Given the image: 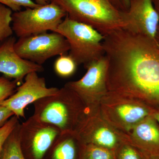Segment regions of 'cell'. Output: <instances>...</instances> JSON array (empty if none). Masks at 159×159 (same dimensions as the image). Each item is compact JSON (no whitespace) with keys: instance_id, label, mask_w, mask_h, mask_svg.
<instances>
[{"instance_id":"obj_18","label":"cell","mask_w":159,"mask_h":159,"mask_svg":"<svg viewBox=\"0 0 159 159\" xmlns=\"http://www.w3.org/2000/svg\"><path fill=\"white\" fill-rule=\"evenodd\" d=\"M81 159H116V152L97 145L85 144Z\"/></svg>"},{"instance_id":"obj_26","label":"cell","mask_w":159,"mask_h":159,"mask_svg":"<svg viewBox=\"0 0 159 159\" xmlns=\"http://www.w3.org/2000/svg\"><path fill=\"white\" fill-rule=\"evenodd\" d=\"M152 116L156 120L159 125V108H154Z\"/></svg>"},{"instance_id":"obj_25","label":"cell","mask_w":159,"mask_h":159,"mask_svg":"<svg viewBox=\"0 0 159 159\" xmlns=\"http://www.w3.org/2000/svg\"><path fill=\"white\" fill-rule=\"evenodd\" d=\"M114 6L122 12L127 11L129 6V0H111Z\"/></svg>"},{"instance_id":"obj_1","label":"cell","mask_w":159,"mask_h":159,"mask_svg":"<svg viewBox=\"0 0 159 159\" xmlns=\"http://www.w3.org/2000/svg\"><path fill=\"white\" fill-rule=\"evenodd\" d=\"M108 92L159 108V47L148 38L124 29L104 37Z\"/></svg>"},{"instance_id":"obj_16","label":"cell","mask_w":159,"mask_h":159,"mask_svg":"<svg viewBox=\"0 0 159 159\" xmlns=\"http://www.w3.org/2000/svg\"><path fill=\"white\" fill-rule=\"evenodd\" d=\"M20 128L19 122L4 144L1 159H26L20 143Z\"/></svg>"},{"instance_id":"obj_27","label":"cell","mask_w":159,"mask_h":159,"mask_svg":"<svg viewBox=\"0 0 159 159\" xmlns=\"http://www.w3.org/2000/svg\"><path fill=\"white\" fill-rule=\"evenodd\" d=\"M143 155L144 159H159V155H148L144 154H143Z\"/></svg>"},{"instance_id":"obj_13","label":"cell","mask_w":159,"mask_h":159,"mask_svg":"<svg viewBox=\"0 0 159 159\" xmlns=\"http://www.w3.org/2000/svg\"><path fill=\"white\" fill-rule=\"evenodd\" d=\"M16 41L15 38L11 36L0 44V73L22 84L27 74L42 72L44 68L42 65L20 57L15 50Z\"/></svg>"},{"instance_id":"obj_22","label":"cell","mask_w":159,"mask_h":159,"mask_svg":"<svg viewBox=\"0 0 159 159\" xmlns=\"http://www.w3.org/2000/svg\"><path fill=\"white\" fill-rule=\"evenodd\" d=\"M19 123L18 117L13 116L9 119L2 127L0 128V159H1L4 144Z\"/></svg>"},{"instance_id":"obj_9","label":"cell","mask_w":159,"mask_h":159,"mask_svg":"<svg viewBox=\"0 0 159 159\" xmlns=\"http://www.w3.org/2000/svg\"><path fill=\"white\" fill-rule=\"evenodd\" d=\"M84 144H92L114 152L129 142L126 134L107 122L100 112L89 113L77 131Z\"/></svg>"},{"instance_id":"obj_17","label":"cell","mask_w":159,"mask_h":159,"mask_svg":"<svg viewBox=\"0 0 159 159\" xmlns=\"http://www.w3.org/2000/svg\"><path fill=\"white\" fill-rule=\"evenodd\" d=\"M77 65L69 55L63 54L57 58L54 64L55 73L59 77L67 78L74 75Z\"/></svg>"},{"instance_id":"obj_30","label":"cell","mask_w":159,"mask_h":159,"mask_svg":"<svg viewBox=\"0 0 159 159\" xmlns=\"http://www.w3.org/2000/svg\"><path fill=\"white\" fill-rule=\"evenodd\" d=\"M157 42L159 46V31H158L157 34Z\"/></svg>"},{"instance_id":"obj_6","label":"cell","mask_w":159,"mask_h":159,"mask_svg":"<svg viewBox=\"0 0 159 159\" xmlns=\"http://www.w3.org/2000/svg\"><path fill=\"white\" fill-rule=\"evenodd\" d=\"M60 6L50 2L34 8H27L12 14L11 27L18 37L54 32L66 16Z\"/></svg>"},{"instance_id":"obj_10","label":"cell","mask_w":159,"mask_h":159,"mask_svg":"<svg viewBox=\"0 0 159 159\" xmlns=\"http://www.w3.org/2000/svg\"><path fill=\"white\" fill-rule=\"evenodd\" d=\"M60 134L55 126L41 122L32 116L20 124L22 150L29 152L31 159H44Z\"/></svg>"},{"instance_id":"obj_24","label":"cell","mask_w":159,"mask_h":159,"mask_svg":"<svg viewBox=\"0 0 159 159\" xmlns=\"http://www.w3.org/2000/svg\"><path fill=\"white\" fill-rule=\"evenodd\" d=\"M13 116L14 114L10 110L4 106L0 105V128Z\"/></svg>"},{"instance_id":"obj_28","label":"cell","mask_w":159,"mask_h":159,"mask_svg":"<svg viewBox=\"0 0 159 159\" xmlns=\"http://www.w3.org/2000/svg\"><path fill=\"white\" fill-rule=\"evenodd\" d=\"M51 0H35V2L39 5H45L51 2Z\"/></svg>"},{"instance_id":"obj_29","label":"cell","mask_w":159,"mask_h":159,"mask_svg":"<svg viewBox=\"0 0 159 159\" xmlns=\"http://www.w3.org/2000/svg\"><path fill=\"white\" fill-rule=\"evenodd\" d=\"M154 6L159 15V0H152Z\"/></svg>"},{"instance_id":"obj_4","label":"cell","mask_w":159,"mask_h":159,"mask_svg":"<svg viewBox=\"0 0 159 159\" xmlns=\"http://www.w3.org/2000/svg\"><path fill=\"white\" fill-rule=\"evenodd\" d=\"M54 32L62 35L70 45L69 55L77 66L86 67L105 55L104 36L91 26L71 19L67 15Z\"/></svg>"},{"instance_id":"obj_3","label":"cell","mask_w":159,"mask_h":159,"mask_svg":"<svg viewBox=\"0 0 159 159\" xmlns=\"http://www.w3.org/2000/svg\"><path fill=\"white\" fill-rule=\"evenodd\" d=\"M64 10L71 19L86 24L103 36L124 29L123 12L111 0H51Z\"/></svg>"},{"instance_id":"obj_8","label":"cell","mask_w":159,"mask_h":159,"mask_svg":"<svg viewBox=\"0 0 159 159\" xmlns=\"http://www.w3.org/2000/svg\"><path fill=\"white\" fill-rule=\"evenodd\" d=\"M14 48L23 59L42 66L51 57L66 54L70 50V45L61 34L47 32L20 38Z\"/></svg>"},{"instance_id":"obj_7","label":"cell","mask_w":159,"mask_h":159,"mask_svg":"<svg viewBox=\"0 0 159 159\" xmlns=\"http://www.w3.org/2000/svg\"><path fill=\"white\" fill-rule=\"evenodd\" d=\"M85 69L86 73L82 78L67 82L64 86L79 96L89 113L97 112L99 111L101 99L108 92L107 86L108 61L104 55L91 63Z\"/></svg>"},{"instance_id":"obj_2","label":"cell","mask_w":159,"mask_h":159,"mask_svg":"<svg viewBox=\"0 0 159 159\" xmlns=\"http://www.w3.org/2000/svg\"><path fill=\"white\" fill-rule=\"evenodd\" d=\"M32 116L58 129L61 133L77 132L89 113L81 98L65 86L57 93L37 100Z\"/></svg>"},{"instance_id":"obj_11","label":"cell","mask_w":159,"mask_h":159,"mask_svg":"<svg viewBox=\"0 0 159 159\" xmlns=\"http://www.w3.org/2000/svg\"><path fill=\"white\" fill-rule=\"evenodd\" d=\"M24 79L25 82L17 88L14 93L0 104L9 109L18 118H25V109L29 104L55 95L59 89L47 87L45 79L39 77L37 72L29 73Z\"/></svg>"},{"instance_id":"obj_21","label":"cell","mask_w":159,"mask_h":159,"mask_svg":"<svg viewBox=\"0 0 159 159\" xmlns=\"http://www.w3.org/2000/svg\"><path fill=\"white\" fill-rule=\"evenodd\" d=\"M20 84L3 76L0 77V104L14 93Z\"/></svg>"},{"instance_id":"obj_23","label":"cell","mask_w":159,"mask_h":159,"mask_svg":"<svg viewBox=\"0 0 159 159\" xmlns=\"http://www.w3.org/2000/svg\"><path fill=\"white\" fill-rule=\"evenodd\" d=\"M0 4L7 6L14 12L21 11L22 7L34 8L40 6L32 0H0Z\"/></svg>"},{"instance_id":"obj_12","label":"cell","mask_w":159,"mask_h":159,"mask_svg":"<svg viewBox=\"0 0 159 159\" xmlns=\"http://www.w3.org/2000/svg\"><path fill=\"white\" fill-rule=\"evenodd\" d=\"M123 15L124 29L145 36L159 46L157 35L159 15L152 0H129V9Z\"/></svg>"},{"instance_id":"obj_20","label":"cell","mask_w":159,"mask_h":159,"mask_svg":"<svg viewBox=\"0 0 159 159\" xmlns=\"http://www.w3.org/2000/svg\"><path fill=\"white\" fill-rule=\"evenodd\" d=\"M116 159H144V155L129 143L122 144L115 152Z\"/></svg>"},{"instance_id":"obj_14","label":"cell","mask_w":159,"mask_h":159,"mask_svg":"<svg viewBox=\"0 0 159 159\" xmlns=\"http://www.w3.org/2000/svg\"><path fill=\"white\" fill-rule=\"evenodd\" d=\"M129 142L144 154L159 155V126L152 115L127 133Z\"/></svg>"},{"instance_id":"obj_5","label":"cell","mask_w":159,"mask_h":159,"mask_svg":"<svg viewBox=\"0 0 159 159\" xmlns=\"http://www.w3.org/2000/svg\"><path fill=\"white\" fill-rule=\"evenodd\" d=\"M154 107L135 98L107 92L99 105V112L107 122L127 134L134 126L152 114Z\"/></svg>"},{"instance_id":"obj_15","label":"cell","mask_w":159,"mask_h":159,"mask_svg":"<svg viewBox=\"0 0 159 159\" xmlns=\"http://www.w3.org/2000/svg\"><path fill=\"white\" fill-rule=\"evenodd\" d=\"M84 145L77 132L61 133L51 148V159H81Z\"/></svg>"},{"instance_id":"obj_19","label":"cell","mask_w":159,"mask_h":159,"mask_svg":"<svg viewBox=\"0 0 159 159\" xmlns=\"http://www.w3.org/2000/svg\"><path fill=\"white\" fill-rule=\"evenodd\" d=\"M12 11L10 8L0 4V42L12 36L13 33L12 27Z\"/></svg>"}]
</instances>
